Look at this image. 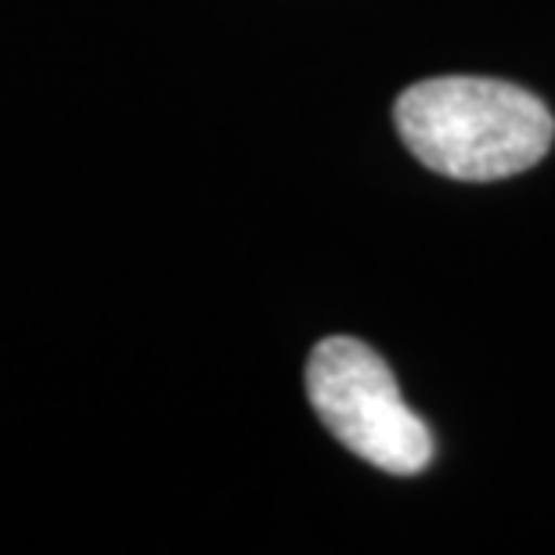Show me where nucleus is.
I'll list each match as a JSON object with an SVG mask.
<instances>
[{"mask_svg": "<svg viewBox=\"0 0 555 555\" xmlns=\"http://www.w3.org/2000/svg\"><path fill=\"white\" fill-rule=\"evenodd\" d=\"M307 397L343 448L390 476L433 462L429 426L404 404L390 364L350 336L321 339L307 361Z\"/></svg>", "mask_w": 555, "mask_h": 555, "instance_id": "f03ea898", "label": "nucleus"}, {"mask_svg": "<svg viewBox=\"0 0 555 555\" xmlns=\"http://www.w3.org/2000/svg\"><path fill=\"white\" fill-rule=\"evenodd\" d=\"M397 130L433 173L502 181L545 159L555 119L538 94L487 76H433L397 98Z\"/></svg>", "mask_w": 555, "mask_h": 555, "instance_id": "f257e3e1", "label": "nucleus"}]
</instances>
